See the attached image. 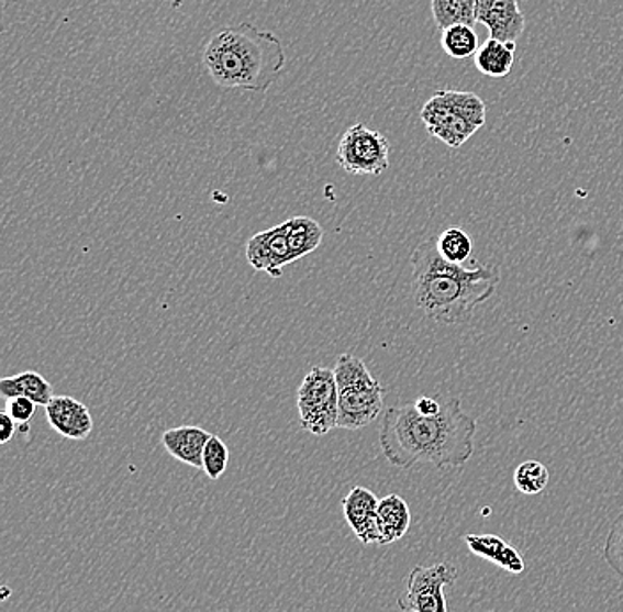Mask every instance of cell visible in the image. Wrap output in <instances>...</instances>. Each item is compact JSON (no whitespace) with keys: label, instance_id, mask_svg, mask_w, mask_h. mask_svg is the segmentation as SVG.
Wrapping results in <instances>:
<instances>
[{"label":"cell","instance_id":"cell-1","mask_svg":"<svg viewBox=\"0 0 623 612\" xmlns=\"http://www.w3.org/2000/svg\"><path fill=\"white\" fill-rule=\"evenodd\" d=\"M477 422L460 408V400L445 399L436 416L419 413L414 404L387 409L379 429V445L391 466L411 469L425 463L465 466L475 452Z\"/></svg>","mask_w":623,"mask_h":612},{"label":"cell","instance_id":"cell-2","mask_svg":"<svg viewBox=\"0 0 623 612\" xmlns=\"http://www.w3.org/2000/svg\"><path fill=\"white\" fill-rule=\"evenodd\" d=\"M413 298L425 318L455 326L466 322L478 304L491 300L500 283V268L478 264L465 268L443 259L436 241H423L411 255Z\"/></svg>","mask_w":623,"mask_h":612},{"label":"cell","instance_id":"cell-3","mask_svg":"<svg viewBox=\"0 0 623 612\" xmlns=\"http://www.w3.org/2000/svg\"><path fill=\"white\" fill-rule=\"evenodd\" d=\"M216 86L242 92H266L286 66L280 37L254 23H237L211 37L202 54Z\"/></svg>","mask_w":623,"mask_h":612},{"label":"cell","instance_id":"cell-4","mask_svg":"<svg viewBox=\"0 0 623 612\" xmlns=\"http://www.w3.org/2000/svg\"><path fill=\"white\" fill-rule=\"evenodd\" d=\"M338 386V429L359 431L376 422L385 405V388L355 354H341L333 368Z\"/></svg>","mask_w":623,"mask_h":612},{"label":"cell","instance_id":"cell-5","mask_svg":"<svg viewBox=\"0 0 623 612\" xmlns=\"http://www.w3.org/2000/svg\"><path fill=\"white\" fill-rule=\"evenodd\" d=\"M298 413L303 431L326 436L338 426V386L332 368L312 367L297 393Z\"/></svg>","mask_w":623,"mask_h":612},{"label":"cell","instance_id":"cell-6","mask_svg":"<svg viewBox=\"0 0 623 612\" xmlns=\"http://www.w3.org/2000/svg\"><path fill=\"white\" fill-rule=\"evenodd\" d=\"M337 164L353 176H381L390 167V142L364 123L353 124L338 141Z\"/></svg>","mask_w":623,"mask_h":612},{"label":"cell","instance_id":"cell-7","mask_svg":"<svg viewBox=\"0 0 623 612\" xmlns=\"http://www.w3.org/2000/svg\"><path fill=\"white\" fill-rule=\"evenodd\" d=\"M457 570L450 563H436L431 567H414L408 577V588L397 600L402 612H448L445 588L455 585Z\"/></svg>","mask_w":623,"mask_h":612},{"label":"cell","instance_id":"cell-8","mask_svg":"<svg viewBox=\"0 0 623 612\" xmlns=\"http://www.w3.org/2000/svg\"><path fill=\"white\" fill-rule=\"evenodd\" d=\"M420 118L427 132L450 149L465 146L466 142L480 130L457 112L443 91H436L429 98L427 103L423 104Z\"/></svg>","mask_w":623,"mask_h":612},{"label":"cell","instance_id":"cell-9","mask_svg":"<svg viewBox=\"0 0 623 612\" xmlns=\"http://www.w3.org/2000/svg\"><path fill=\"white\" fill-rule=\"evenodd\" d=\"M246 259L255 271L268 272L274 278L280 277L287 264L294 263L287 243L286 222L252 236L246 243Z\"/></svg>","mask_w":623,"mask_h":612},{"label":"cell","instance_id":"cell-10","mask_svg":"<svg viewBox=\"0 0 623 612\" xmlns=\"http://www.w3.org/2000/svg\"><path fill=\"white\" fill-rule=\"evenodd\" d=\"M477 22L491 32L492 40L518 43L526 27L519 0H477Z\"/></svg>","mask_w":623,"mask_h":612},{"label":"cell","instance_id":"cell-11","mask_svg":"<svg viewBox=\"0 0 623 612\" xmlns=\"http://www.w3.org/2000/svg\"><path fill=\"white\" fill-rule=\"evenodd\" d=\"M378 507L379 499L365 487H353L342 499L344 518L364 545H379Z\"/></svg>","mask_w":623,"mask_h":612},{"label":"cell","instance_id":"cell-12","mask_svg":"<svg viewBox=\"0 0 623 612\" xmlns=\"http://www.w3.org/2000/svg\"><path fill=\"white\" fill-rule=\"evenodd\" d=\"M46 418L57 434L68 439L82 441L91 436L92 422L91 411L78 402L74 397L57 394L45 405Z\"/></svg>","mask_w":623,"mask_h":612},{"label":"cell","instance_id":"cell-13","mask_svg":"<svg viewBox=\"0 0 623 612\" xmlns=\"http://www.w3.org/2000/svg\"><path fill=\"white\" fill-rule=\"evenodd\" d=\"M463 539L468 545L469 553L497 565L498 568L505 570L510 576H521L526 570V563H524L521 553L501 536L492 535V533H486V535L468 533V535L463 536Z\"/></svg>","mask_w":623,"mask_h":612},{"label":"cell","instance_id":"cell-14","mask_svg":"<svg viewBox=\"0 0 623 612\" xmlns=\"http://www.w3.org/2000/svg\"><path fill=\"white\" fill-rule=\"evenodd\" d=\"M210 437V432L204 431L201 426L187 425L164 432L162 443L174 458H178L179 463L202 469V457H204V448Z\"/></svg>","mask_w":623,"mask_h":612},{"label":"cell","instance_id":"cell-15","mask_svg":"<svg viewBox=\"0 0 623 612\" xmlns=\"http://www.w3.org/2000/svg\"><path fill=\"white\" fill-rule=\"evenodd\" d=\"M411 526L410 507L401 496L390 494L379 499V545H390L408 533Z\"/></svg>","mask_w":623,"mask_h":612},{"label":"cell","instance_id":"cell-16","mask_svg":"<svg viewBox=\"0 0 623 612\" xmlns=\"http://www.w3.org/2000/svg\"><path fill=\"white\" fill-rule=\"evenodd\" d=\"M0 393L8 400L14 397H25L43 408L51 404V400L55 397L51 382L46 381L42 374L32 372V370L19 374V376L4 377L0 381Z\"/></svg>","mask_w":623,"mask_h":612},{"label":"cell","instance_id":"cell-17","mask_svg":"<svg viewBox=\"0 0 623 612\" xmlns=\"http://www.w3.org/2000/svg\"><path fill=\"white\" fill-rule=\"evenodd\" d=\"M515 43H503L489 37L477 54L475 66L489 78H505L514 68Z\"/></svg>","mask_w":623,"mask_h":612},{"label":"cell","instance_id":"cell-18","mask_svg":"<svg viewBox=\"0 0 623 612\" xmlns=\"http://www.w3.org/2000/svg\"><path fill=\"white\" fill-rule=\"evenodd\" d=\"M287 243L291 249L292 260L303 259L305 255L312 254L323 243L324 231L315 220L309 216H297L287 220Z\"/></svg>","mask_w":623,"mask_h":612},{"label":"cell","instance_id":"cell-19","mask_svg":"<svg viewBox=\"0 0 623 612\" xmlns=\"http://www.w3.org/2000/svg\"><path fill=\"white\" fill-rule=\"evenodd\" d=\"M431 11L442 31L459 23L475 27L477 23V0H431Z\"/></svg>","mask_w":623,"mask_h":612},{"label":"cell","instance_id":"cell-20","mask_svg":"<svg viewBox=\"0 0 623 612\" xmlns=\"http://www.w3.org/2000/svg\"><path fill=\"white\" fill-rule=\"evenodd\" d=\"M442 48L452 59H468L478 52V36L474 27L459 23L442 31Z\"/></svg>","mask_w":623,"mask_h":612},{"label":"cell","instance_id":"cell-21","mask_svg":"<svg viewBox=\"0 0 623 612\" xmlns=\"http://www.w3.org/2000/svg\"><path fill=\"white\" fill-rule=\"evenodd\" d=\"M436 248L443 259L452 264L468 263L474 252V240L463 229H446L436 240Z\"/></svg>","mask_w":623,"mask_h":612},{"label":"cell","instance_id":"cell-22","mask_svg":"<svg viewBox=\"0 0 623 612\" xmlns=\"http://www.w3.org/2000/svg\"><path fill=\"white\" fill-rule=\"evenodd\" d=\"M514 483L519 492L524 496H537L546 490L549 483V471L538 460H526L519 464L514 472Z\"/></svg>","mask_w":623,"mask_h":612},{"label":"cell","instance_id":"cell-23","mask_svg":"<svg viewBox=\"0 0 623 612\" xmlns=\"http://www.w3.org/2000/svg\"><path fill=\"white\" fill-rule=\"evenodd\" d=\"M445 96L452 104H454L457 112L474 124V126L482 127L486 124V103H483L474 92L465 91H450L445 89Z\"/></svg>","mask_w":623,"mask_h":612},{"label":"cell","instance_id":"cell-24","mask_svg":"<svg viewBox=\"0 0 623 612\" xmlns=\"http://www.w3.org/2000/svg\"><path fill=\"white\" fill-rule=\"evenodd\" d=\"M229 448L219 436H211L204 448L202 457V469L210 480H220L223 472L227 471Z\"/></svg>","mask_w":623,"mask_h":612},{"label":"cell","instance_id":"cell-25","mask_svg":"<svg viewBox=\"0 0 623 612\" xmlns=\"http://www.w3.org/2000/svg\"><path fill=\"white\" fill-rule=\"evenodd\" d=\"M604 559L608 567L623 579V512L614 519L610 533L605 536Z\"/></svg>","mask_w":623,"mask_h":612},{"label":"cell","instance_id":"cell-26","mask_svg":"<svg viewBox=\"0 0 623 612\" xmlns=\"http://www.w3.org/2000/svg\"><path fill=\"white\" fill-rule=\"evenodd\" d=\"M37 404L25 397H14L8 400V413L19 425H27L36 414Z\"/></svg>","mask_w":623,"mask_h":612},{"label":"cell","instance_id":"cell-27","mask_svg":"<svg viewBox=\"0 0 623 612\" xmlns=\"http://www.w3.org/2000/svg\"><path fill=\"white\" fill-rule=\"evenodd\" d=\"M414 408L419 409V413L425 416H436L443 408V399H433V397H420L414 402Z\"/></svg>","mask_w":623,"mask_h":612},{"label":"cell","instance_id":"cell-28","mask_svg":"<svg viewBox=\"0 0 623 612\" xmlns=\"http://www.w3.org/2000/svg\"><path fill=\"white\" fill-rule=\"evenodd\" d=\"M14 431H16V422L11 418V414L8 411L0 413V443L2 445L10 443L14 437Z\"/></svg>","mask_w":623,"mask_h":612}]
</instances>
